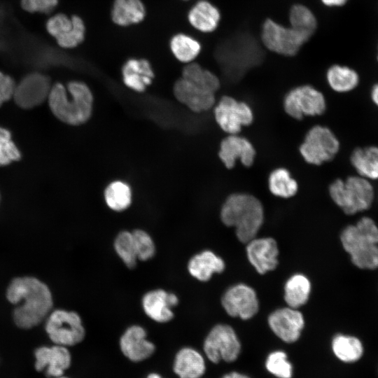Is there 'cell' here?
Instances as JSON below:
<instances>
[{"label":"cell","instance_id":"obj_1","mask_svg":"<svg viewBox=\"0 0 378 378\" xmlns=\"http://www.w3.org/2000/svg\"><path fill=\"white\" fill-rule=\"evenodd\" d=\"M10 302L16 307L13 320L21 328H31L49 314L52 297L48 287L31 276L18 277L10 284L6 293Z\"/></svg>","mask_w":378,"mask_h":378},{"label":"cell","instance_id":"obj_2","mask_svg":"<svg viewBox=\"0 0 378 378\" xmlns=\"http://www.w3.org/2000/svg\"><path fill=\"white\" fill-rule=\"evenodd\" d=\"M48 102L53 115L70 125H83L92 115L93 95L90 88L82 81H70L66 88L61 83H55Z\"/></svg>","mask_w":378,"mask_h":378},{"label":"cell","instance_id":"obj_3","mask_svg":"<svg viewBox=\"0 0 378 378\" xmlns=\"http://www.w3.org/2000/svg\"><path fill=\"white\" fill-rule=\"evenodd\" d=\"M220 219L225 225L234 227L238 239L246 244L256 237L262 225L263 206L253 195L233 193L221 207Z\"/></svg>","mask_w":378,"mask_h":378},{"label":"cell","instance_id":"obj_4","mask_svg":"<svg viewBox=\"0 0 378 378\" xmlns=\"http://www.w3.org/2000/svg\"><path fill=\"white\" fill-rule=\"evenodd\" d=\"M332 201L347 215L368 209L374 199V190L369 181L361 176H349L345 181L336 179L329 187Z\"/></svg>","mask_w":378,"mask_h":378},{"label":"cell","instance_id":"obj_5","mask_svg":"<svg viewBox=\"0 0 378 378\" xmlns=\"http://www.w3.org/2000/svg\"><path fill=\"white\" fill-rule=\"evenodd\" d=\"M203 351L208 360L214 364L232 363L241 353V344L232 327L220 323L208 332L203 342Z\"/></svg>","mask_w":378,"mask_h":378},{"label":"cell","instance_id":"obj_6","mask_svg":"<svg viewBox=\"0 0 378 378\" xmlns=\"http://www.w3.org/2000/svg\"><path fill=\"white\" fill-rule=\"evenodd\" d=\"M340 241L356 267L368 270L378 268V244L356 224L344 228L340 234Z\"/></svg>","mask_w":378,"mask_h":378},{"label":"cell","instance_id":"obj_7","mask_svg":"<svg viewBox=\"0 0 378 378\" xmlns=\"http://www.w3.org/2000/svg\"><path fill=\"white\" fill-rule=\"evenodd\" d=\"M46 330L55 344L66 347L80 343L85 336L80 315L74 311L64 309L51 312L46 321Z\"/></svg>","mask_w":378,"mask_h":378},{"label":"cell","instance_id":"obj_8","mask_svg":"<svg viewBox=\"0 0 378 378\" xmlns=\"http://www.w3.org/2000/svg\"><path fill=\"white\" fill-rule=\"evenodd\" d=\"M311 36L291 27H284L271 19L264 22L261 34L263 44L267 49L284 56L296 55Z\"/></svg>","mask_w":378,"mask_h":378},{"label":"cell","instance_id":"obj_9","mask_svg":"<svg viewBox=\"0 0 378 378\" xmlns=\"http://www.w3.org/2000/svg\"><path fill=\"white\" fill-rule=\"evenodd\" d=\"M340 149V143L328 127L316 125L307 133L299 150L309 164L321 165L332 160Z\"/></svg>","mask_w":378,"mask_h":378},{"label":"cell","instance_id":"obj_10","mask_svg":"<svg viewBox=\"0 0 378 378\" xmlns=\"http://www.w3.org/2000/svg\"><path fill=\"white\" fill-rule=\"evenodd\" d=\"M326 108L323 94L309 85L292 89L284 99L285 112L296 120H302L305 116L321 115L325 112Z\"/></svg>","mask_w":378,"mask_h":378},{"label":"cell","instance_id":"obj_11","mask_svg":"<svg viewBox=\"0 0 378 378\" xmlns=\"http://www.w3.org/2000/svg\"><path fill=\"white\" fill-rule=\"evenodd\" d=\"M214 118L220 128L228 134H237L253 120L251 108L244 102L223 96L215 106Z\"/></svg>","mask_w":378,"mask_h":378},{"label":"cell","instance_id":"obj_12","mask_svg":"<svg viewBox=\"0 0 378 378\" xmlns=\"http://www.w3.org/2000/svg\"><path fill=\"white\" fill-rule=\"evenodd\" d=\"M46 28L63 48H75L85 38V24L78 15L69 17L64 13L55 14L47 20Z\"/></svg>","mask_w":378,"mask_h":378},{"label":"cell","instance_id":"obj_13","mask_svg":"<svg viewBox=\"0 0 378 378\" xmlns=\"http://www.w3.org/2000/svg\"><path fill=\"white\" fill-rule=\"evenodd\" d=\"M221 304L229 316L243 320L253 317L259 308L255 291L244 284L229 288L222 297Z\"/></svg>","mask_w":378,"mask_h":378},{"label":"cell","instance_id":"obj_14","mask_svg":"<svg viewBox=\"0 0 378 378\" xmlns=\"http://www.w3.org/2000/svg\"><path fill=\"white\" fill-rule=\"evenodd\" d=\"M51 87L49 78L44 74H29L15 85L13 98L18 106L32 108L48 100Z\"/></svg>","mask_w":378,"mask_h":378},{"label":"cell","instance_id":"obj_15","mask_svg":"<svg viewBox=\"0 0 378 378\" xmlns=\"http://www.w3.org/2000/svg\"><path fill=\"white\" fill-rule=\"evenodd\" d=\"M267 321L272 332L286 344L296 342L304 327L302 314L290 307L274 311L270 314Z\"/></svg>","mask_w":378,"mask_h":378},{"label":"cell","instance_id":"obj_16","mask_svg":"<svg viewBox=\"0 0 378 378\" xmlns=\"http://www.w3.org/2000/svg\"><path fill=\"white\" fill-rule=\"evenodd\" d=\"M179 303L178 296L162 288L147 291L141 298V307L145 314L159 323H165L174 317L173 308Z\"/></svg>","mask_w":378,"mask_h":378},{"label":"cell","instance_id":"obj_17","mask_svg":"<svg viewBox=\"0 0 378 378\" xmlns=\"http://www.w3.org/2000/svg\"><path fill=\"white\" fill-rule=\"evenodd\" d=\"M119 345L125 357L133 362H140L149 358L155 346L147 338L144 327L134 324L129 326L121 335Z\"/></svg>","mask_w":378,"mask_h":378},{"label":"cell","instance_id":"obj_18","mask_svg":"<svg viewBox=\"0 0 378 378\" xmlns=\"http://www.w3.org/2000/svg\"><path fill=\"white\" fill-rule=\"evenodd\" d=\"M173 93L178 102L196 113L210 110L216 103L215 94L185 80L178 78L174 84Z\"/></svg>","mask_w":378,"mask_h":378},{"label":"cell","instance_id":"obj_19","mask_svg":"<svg viewBox=\"0 0 378 378\" xmlns=\"http://www.w3.org/2000/svg\"><path fill=\"white\" fill-rule=\"evenodd\" d=\"M246 244L248 260L259 274H264L276 267L279 249L274 239L255 237Z\"/></svg>","mask_w":378,"mask_h":378},{"label":"cell","instance_id":"obj_20","mask_svg":"<svg viewBox=\"0 0 378 378\" xmlns=\"http://www.w3.org/2000/svg\"><path fill=\"white\" fill-rule=\"evenodd\" d=\"M255 154L253 144L247 139L237 134H229L224 138L218 150V157L227 169L233 168L237 160L245 167L251 166Z\"/></svg>","mask_w":378,"mask_h":378},{"label":"cell","instance_id":"obj_21","mask_svg":"<svg viewBox=\"0 0 378 378\" xmlns=\"http://www.w3.org/2000/svg\"><path fill=\"white\" fill-rule=\"evenodd\" d=\"M35 368L44 371L50 377L64 374L71 363V356L66 346L55 344L52 346H41L34 352Z\"/></svg>","mask_w":378,"mask_h":378},{"label":"cell","instance_id":"obj_22","mask_svg":"<svg viewBox=\"0 0 378 378\" xmlns=\"http://www.w3.org/2000/svg\"><path fill=\"white\" fill-rule=\"evenodd\" d=\"M124 84L130 89L143 92L152 83L154 72L146 59H129L122 67Z\"/></svg>","mask_w":378,"mask_h":378},{"label":"cell","instance_id":"obj_23","mask_svg":"<svg viewBox=\"0 0 378 378\" xmlns=\"http://www.w3.org/2000/svg\"><path fill=\"white\" fill-rule=\"evenodd\" d=\"M205 357L197 349L186 346L176 354L174 372L179 378H201L206 372Z\"/></svg>","mask_w":378,"mask_h":378},{"label":"cell","instance_id":"obj_24","mask_svg":"<svg viewBox=\"0 0 378 378\" xmlns=\"http://www.w3.org/2000/svg\"><path fill=\"white\" fill-rule=\"evenodd\" d=\"M187 270L190 276L197 280L207 281L214 274L223 272L225 262L213 251L204 250L190 258Z\"/></svg>","mask_w":378,"mask_h":378},{"label":"cell","instance_id":"obj_25","mask_svg":"<svg viewBox=\"0 0 378 378\" xmlns=\"http://www.w3.org/2000/svg\"><path fill=\"white\" fill-rule=\"evenodd\" d=\"M188 18L190 24L202 32L214 31L219 23L218 9L206 0L197 2L189 10Z\"/></svg>","mask_w":378,"mask_h":378},{"label":"cell","instance_id":"obj_26","mask_svg":"<svg viewBox=\"0 0 378 378\" xmlns=\"http://www.w3.org/2000/svg\"><path fill=\"white\" fill-rule=\"evenodd\" d=\"M146 8L141 0H114L111 19L119 26L141 22L145 18Z\"/></svg>","mask_w":378,"mask_h":378},{"label":"cell","instance_id":"obj_27","mask_svg":"<svg viewBox=\"0 0 378 378\" xmlns=\"http://www.w3.org/2000/svg\"><path fill=\"white\" fill-rule=\"evenodd\" d=\"M335 356L342 362L351 363L358 360L363 354V345L356 337L337 334L331 341Z\"/></svg>","mask_w":378,"mask_h":378},{"label":"cell","instance_id":"obj_28","mask_svg":"<svg viewBox=\"0 0 378 378\" xmlns=\"http://www.w3.org/2000/svg\"><path fill=\"white\" fill-rule=\"evenodd\" d=\"M351 162L360 176L366 179H378V147L369 146L355 149Z\"/></svg>","mask_w":378,"mask_h":378},{"label":"cell","instance_id":"obj_29","mask_svg":"<svg viewBox=\"0 0 378 378\" xmlns=\"http://www.w3.org/2000/svg\"><path fill=\"white\" fill-rule=\"evenodd\" d=\"M310 292L309 279L303 274H295L284 286V300L288 307L298 309L308 301Z\"/></svg>","mask_w":378,"mask_h":378},{"label":"cell","instance_id":"obj_30","mask_svg":"<svg viewBox=\"0 0 378 378\" xmlns=\"http://www.w3.org/2000/svg\"><path fill=\"white\" fill-rule=\"evenodd\" d=\"M181 78L214 94L220 85V80L216 75L192 62L183 67Z\"/></svg>","mask_w":378,"mask_h":378},{"label":"cell","instance_id":"obj_31","mask_svg":"<svg viewBox=\"0 0 378 378\" xmlns=\"http://www.w3.org/2000/svg\"><path fill=\"white\" fill-rule=\"evenodd\" d=\"M104 197L110 209L121 212L130 206L132 195L128 184L121 181H115L106 188Z\"/></svg>","mask_w":378,"mask_h":378},{"label":"cell","instance_id":"obj_32","mask_svg":"<svg viewBox=\"0 0 378 378\" xmlns=\"http://www.w3.org/2000/svg\"><path fill=\"white\" fill-rule=\"evenodd\" d=\"M268 187L274 196L282 198L294 196L298 189L297 181L291 176L289 171L283 167L275 169L270 174Z\"/></svg>","mask_w":378,"mask_h":378},{"label":"cell","instance_id":"obj_33","mask_svg":"<svg viewBox=\"0 0 378 378\" xmlns=\"http://www.w3.org/2000/svg\"><path fill=\"white\" fill-rule=\"evenodd\" d=\"M330 88L338 92H346L354 89L358 83L357 73L347 67L340 65L330 66L326 74Z\"/></svg>","mask_w":378,"mask_h":378},{"label":"cell","instance_id":"obj_34","mask_svg":"<svg viewBox=\"0 0 378 378\" xmlns=\"http://www.w3.org/2000/svg\"><path fill=\"white\" fill-rule=\"evenodd\" d=\"M170 49L178 61L188 64L197 57L201 50V45L187 34H177L170 41Z\"/></svg>","mask_w":378,"mask_h":378},{"label":"cell","instance_id":"obj_35","mask_svg":"<svg viewBox=\"0 0 378 378\" xmlns=\"http://www.w3.org/2000/svg\"><path fill=\"white\" fill-rule=\"evenodd\" d=\"M265 370L275 378H293L294 367L286 351L276 349L270 351L264 361Z\"/></svg>","mask_w":378,"mask_h":378},{"label":"cell","instance_id":"obj_36","mask_svg":"<svg viewBox=\"0 0 378 378\" xmlns=\"http://www.w3.org/2000/svg\"><path fill=\"white\" fill-rule=\"evenodd\" d=\"M113 248L127 268L132 269L136 267L138 259L132 231L119 232L114 239Z\"/></svg>","mask_w":378,"mask_h":378},{"label":"cell","instance_id":"obj_37","mask_svg":"<svg viewBox=\"0 0 378 378\" xmlns=\"http://www.w3.org/2000/svg\"><path fill=\"white\" fill-rule=\"evenodd\" d=\"M290 27L312 36L316 29L317 22L312 12L303 5L292 6L289 13Z\"/></svg>","mask_w":378,"mask_h":378},{"label":"cell","instance_id":"obj_38","mask_svg":"<svg viewBox=\"0 0 378 378\" xmlns=\"http://www.w3.org/2000/svg\"><path fill=\"white\" fill-rule=\"evenodd\" d=\"M138 260L148 261L156 253V246L151 235L143 229L132 231Z\"/></svg>","mask_w":378,"mask_h":378},{"label":"cell","instance_id":"obj_39","mask_svg":"<svg viewBox=\"0 0 378 378\" xmlns=\"http://www.w3.org/2000/svg\"><path fill=\"white\" fill-rule=\"evenodd\" d=\"M21 158V153L13 141L10 132L0 127V166H6Z\"/></svg>","mask_w":378,"mask_h":378},{"label":"cell","instance_id":"obj_40","mask_svg":"<svg viewBox=\"0 0 378 378\" xmlns=\"http://www.w3.org/2000/svg\"><path fill=\"white\" fill-rule=\"evenodd\" d=\"M22 8L29 13L48 14L58 4V0H20Z\"/></svg>","mask_w":378,"mask_h":378},{"label":"cell","instance_id":"obj_41","mask_svg":"<svg viewBox=\"0 0 378 378\" xmlns=\"http://www.w3.org/2000/svg\"><path fill=\"white\" fill-rule=\"evenodd\" d=\"M15 85L10 76L0 71V106L13 97Z\"/></svg>","mask_w":378,"mask_h":378},{"label":"cell","instance_id":"obj_42","mask_svg":"<svg viewBox=\"0 0 378 378\" xmlns=\"http://www.w3.org/2000/svg\"><path fill=\"white\" fill-rule=\"evenodd\" d=\"M220 378H252V377L244 372L237 371V370H232V371L224 373Z\"/></svg>","mask_w":378,"mask_h":378},{"label":"cell","instance_id":"obj_43","mask_svg":"<svg viewBox=\"0 0 378 378\" xmlns=\"http://www.w3.org/2000/svg\"><path fill=\"white\" fill-rule=\"evenodd\" d=\"M322 2L328 6H342L344 5L347 0H321Z\"/></svg>","mask_w":378,"mask_h":378},{"label":"cell","instance_id":"obj_44","mask_svg":"<svg viewBox=\"0 0 378 378\" xmlns=\"http://www.w3.org/2000/svg\"><path fill=\"white\" fill-rule=\"evenodd\" d=\"M373 102L378 106V84L375 85L371 92Z\"/></svg>","mask_w":378,"mask_h":378},{"label":"cell","instance_id":"obj_45","mask_svg":"<svg viewBox=\"0 0 378 378\" xmlns=\"http://www.w3.org/2000/svg\"><path fill=\"white\" fill-rule=\"evenodd\" d=\"M146 378H163L158 373H150L149 374Z\"/></svg>","mask_w":378,"mask_h":378},{"label":"cell","instance_id":"obj_46","mask_svg":"<svg viewBox=\"0 0 378 378\" xmlns=\"http://www.w3.org/2000/svg\"><path fill=\"white\" fill-rule=\"evenodd\" d=\"M52 378H69V377H64L63 375H62V376H59V377H52Z\"/></svg>","mask_w":378,"mask_h":378}]
</instances>
